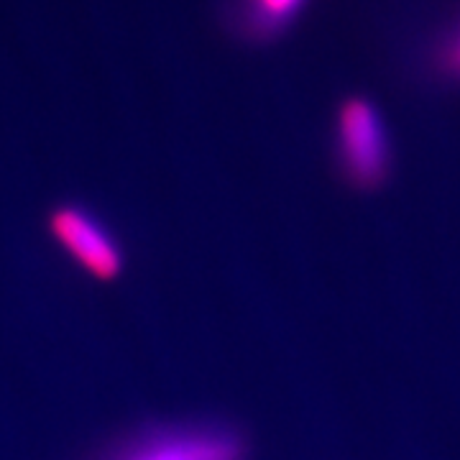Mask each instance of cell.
Instances as JSON below:
<instances>
[{"label": "cell", "instance_id": "1", "mask_svg": "<svg viewBox=\"0 0 460 460\" xmlns=\"http://www.w3.org/2000/svg\"><path fill=\"white\" fill-rule=\"evenodd\" d=\"M341 156L358 184H376L389 166V141L378 111L363 98L345 100L338 115Z\"/></svg>", "mask_w": 460, "mask_h": 460}, {"label": "cell", "instance_id": "2", "mask_svg": "<svg viewBox=\"0 0 460 460\" xmlns=\"http://www.w3.org/2000/svg\"><path fill=\"white\" fill-rule=\"evenodd\" d=\"M51 233L57 243L69 253V259L83 266L90 277L115 279L123 269V253L115 235L84 208L66 205L51 215Z\"/></svg>", "mask_w": 460, "mask_h": 460}, {"label": "cell", "instance_id": "3", "mask_svg": "<svg viewBox=\"0 0 460 460\" xmlns=\"http://www.w3.org/2000/svg\"><path fill=\"white\" fill-rule=\"evenodd\" d=\"M241 443L228 432L162 429L133 440L108 460H241Z\"/></svg>", "mask_w": 460, "mask_h": 460}, {"label": "cell", "instance_id": "4", "mask_svg": "<svg viewBox=\"0 0 460 460\" xmlns=\"http://www.w3.org/2000/svg\"><path fill=\"white\" fill-rule=\"evenodd\" d=\"M299 3H284V0H271V3H261L259 8H253V16L251 23L253 29L261 33H274L279 31L281 26H287L292 18L299 13Z\"/></svg>", "mask_w": 460, "mask_h": 460}, {"label": "cell", "instance_id": "5", "mask_svg": "<svg viewBox=\"0 0 460 460\" xmlns=\"http://www.w3.org/2000/svg\"><path fill=\"white\" fill-rule=\"evenodd\" d=\"M453 59H456V65L460 66V41H458V47H456V54H453Z\"/></svg>", "mask_w": 460, "mask_h": 460}]
</instances>
